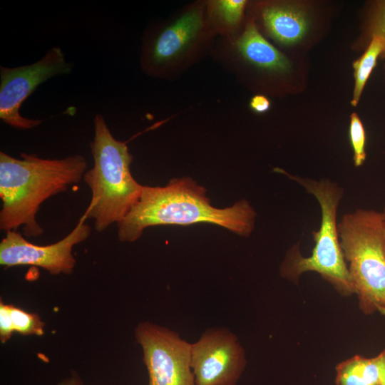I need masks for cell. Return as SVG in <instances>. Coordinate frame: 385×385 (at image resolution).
Returning <instances> with one entry per match:
<instances>
[{
	"mask_svg": "<svg viewBox=\"0 0 385 385\" xmlns=\"http://www.w3.org/2000/svg\"><path fill=\"white\" fill-rule=\"evenodd\" d=\"M264 26L277 42L286 46L303 40L310 27V19L301 4L279 2L265 6L261 12Z\"/></svg>",
	"mask_w": 385,
	"mask_h": 385,
	"instance_id": "cell-11",
	"label": "cell"
},
{
	"mask_svg": "<svg viewBox=\"0 0 385 385\" xmlns=\"http://www.w3.org/2000/svg\"><path fill=\"white\" fill-rule=\"evenodd\" d=\"M274 170L285 175L314 195L321 209L320 227L312 232L314 246L311 255L302 256L299 243L293 245L279 267L281 276L296 282L303 273L314 272L342 294L354 293L340 246L337 221L338 207L344 195L343 188L327 178L315 180L292 175L280 168Z\"/></svg>",
	"mask_w": 385,
	"mask_h": 385,
	"instance_id": "cell-4",
	"label": "cell"
},
{
	"mask_svg": "<svg viewBox=\"0 0 385 385\" xmlns=\"http://www.w3.org/2000/svg\"><path fill=\"white\" fill-rule=\"evenodd\" d=\"M379 371V385H385V350L376 356Z\"/></svg>",
	"mask_w": 385,
	"mask_h": 385,
	"instance_id": "cell-21",
	"label": "cell"
},
{
	"mask_svg": "<svg viewBox=\"0 0 385 385\" xmlns=\"http://www.w3.org/2000/svg\"><path fill=\"white\" fill-rule=\"evenodd\" d=\"M256 216L245 200L223 209L212 206L202 186L183 178L171 180L163 187L143 185L138 201L117 224V234L120 241L132 242L148 227L207 222L248 237L255 228Z\"/></svg>",
	"mask_w": 385,
	"mask_h": 385,
	"instance_id": "cell-1",
	"label": "cell"
},
{
	"mask_svg": "<svg viewBox=\"0 0 385 385\" xmlns=\"http://www.w3.org/2000/svg\"><path fill=\"white\" fill-rule=\"evenodd\" d=\"M245 1L220 0L213 2L214 9L220 20L227 26L234 27L243 15Z\"/></svg>",
	"mask_w": 385,
	"mask_h": 385,
	"instance_id": "cell-17",
	"label": "cell"
},
{
	"mask_svg": "<svg viewBox=\"0 0 385 385\" xmlns=\"http://www.w3.org/2000/svg\"><path fill=\"white\" fill-rule=\"evenodd\" d=\"M349 138L353 151L354 165L360 167L366 159V135L363 123L356 113H351L350 116Z\"/></svg>",
	"mask_w": 385,
	"mask_h": 385,
	"instance_id": "cell-16",
	"label": "cell"
},
{
	"mask_svg": "<svg viewBox=\"0 0 385 385\" xmlns=\"http://www.w3.org/2000/svg\"><path fill=\"white\" fill-rule=\"evenodd\" d=\"M190 365L196 385H236L246 359L235 334L225 327H214L191 343Z\"/></svg>",
	"mask_w": 385,
	"mask_h": 385,
	"instance_id": "cell-8",
	"label": "cell"
},
{
	"mask_svg": "<svg viewBox=\"0 0 385 385\" xmlns=\"http://www.w3.org/2000/svg\"><path fill=\"white\" fill-rule=\"evenodd\" d=\"M93 128V165L83 178L91 189V199L83 215L93 220L95 229L101 232L127 215L138 201L143 185L131 174L133 156L126 143L113 137L101 114L95 115Z\"/></svg>",
	"mask_w": 385,
	"mask_h": 385,
	"instance_id": "cell-3",
	"label": "cell"
},
{
	"mask_svg": "<svg viewBox=\"0 0 385 385\" xmlns=\"http://www.w3.org/2000/svg\"><path fill=\"white\" fill-rule=\"evenodd\" d=\"M382 220H383V233H384V247L385 252V207H384L383 211L381 212Z\"/></svg>",
	"mask_w": 385,
	"mask_h": 385,
	"instance_id": "cell-23",
	"label": "cell"
},
{
	"mask_svg": "<svg viewBox=\"0 0 385 385\" xmlns=\"http://www.w3.org/2000/svg\"><path fill=\"white\" fill-rule=\"evenodd\" d=\"M366 31L369 41L374 36H379L385 41V0L376 1L372 4L368 16ZM381 58H385V50Z\"/></svg>",
	"mask_w": 385,
	"mask_h": 385,
	"instance_id": "cell-18",
	"label": "cell"
},
{
	"mask_svg": "<svg viewBox=\"0 0 385 385\" xmlns=\"http://www.w3.org/2000/svg\"><path fill=\"white\" fill-rule=\"evenodd\" d=\"M148 374V385H196L190 365L191 343L175 331L142 322L135 329Z\"/></svg>",
	"mask_w": 385,
	"mask_h": 385,
	"instance_id": "cell-7",
	"label": "cell"
},
{
	"mask_svg": "<svg viewBox=\"0 0 385 385\" xmlns=\"http://www.w3.org/2000/svg\"><path fill=\"white\" fill-rule=\"evenodd\" d=\"M14 332L12 320L9 313V304L0 302V340L6 343Z\"/></svg>",
	"mask_w": 385,
	"mask_h": 385,
	"instance_id": "cell-19",
	"label": "cell"
},
{
	"mask_svg": "<svg viewBox=\"0 0 385 385\" xmlns=\"http://www.w3.org/2000/svg\"><path fill=\"white\" fill-rule=\"evenodd\" d=\"M337 385H379L376 357L355 356L337 366Z\"/></svg>",
	"mask_w": 385,
	"mask_h": 385,
	"instance_id": "cell-13",
	"label": "cell"
},
{
	"mask_svg": "<svg viewBox=\"0 0 385 385\" xmlns=\"http://www.w3.org/2000/svg\"><path fill=\"white\" fill-rule=\"evenodd\" d=\"M250 105L254 111L262 113L269 110L270 102L265 96L256 95L251 99Z\"/></svg>",
	"mask_w": 385,
	"mask_h": 385,
	"instance_id": "cell-20",
	"label": "cell"
},
{
	"mask_svg": "<svg viewBox=\"0 0 385 385\" xmlns=\"http://www.w3.org/2000/svg\"><path fill=\"white\" fill-rule=\"evenodd\" d=\"M202 26L200 11L191 10L150 36L143 48L142 64L145 71L150 74L159 73L164 66L185 50Z\"/></svg>",
	"mask_w": 385,
	"mask_h": 385,
	"instance_id": "cell-10",
	"label": "cell"
},
{
	"mask_svg": "<svg viewBox=\"0 0 385 385\" xmlns=\"http://www.w3.org/2000/svg\"><path fill=\"white\" fill-rule=\"evenodd\" d=\"M9 313L14 332L23 336L44 334L45 324L37 314L28 312L13 304H9Z\"/></svg>",
	"mask_w": 385,
	"mask_h": 385,
	"instance_id": "cell-15",
	"label": "cell"
},
{
	"mask_svg": "<svg viewBox=\"0 0 385 385\" xmlns=\"http://www.w3.org/2000/svg\"><path fill=\"white\" fill-rule=\"evenodd\" d=\"M86 220L82 215L66 237L48 245H34L16 231L6 232L0 242V265L5 267L36 266L53 275L71 274L76 265L73 248L86 240L91 232Z\"/></svg>",
	"mask_w": 385,
	"mask_h": 385,
	"instance_id": "cell-9",
	"label": "cell"
},
{
	"mask_svg": "<svg viewBox=\"0 0 385 385\" xmlns=\"http://www.w3.org/2000/svg\"><path fill=\"white\" fill-rule=\"evenodd\" d=\"M385 50V41L379 36L371 38L364 53L353 62L354 87L351 104L356 106L372 71Z\"/></svg>",
	"mask_w": 385,
	"mask_h": 385,
	"instance_id": "cell-14",
	"label": "cell"
},
{
	"mask_svg": "<svg viewBox=\"0 0 385 385\" xmlns=\"http://www.w3.org/2000/svg\"><path fill=\"white\" fill-rule=\"evenodd\" d=\"M237 48L247 61L262 70L282 74L292 68L287 58L260 34L252 22L247 24Z\"/></svg>",
	"mask_w": 385,
	"mask_h": 385,
	"instance_id": "cell-12",
	"label": "cell"
},
{
	"mask_svg": "<svg viewBox=\"0 0 385 385\" xmlns=\"http://www.w3.org/2000/svg\"><path fill=\"white\" fill-rule=\"evenodd\" d=\"M58 385H84V384L77 374H73L62 380Z\"/></svg>",
	"mask_w": 385,
	"mask_h": 385,
	"instance_id": "cell-22",
	"label": "cell"
},
{
	"mask_svg": "<svg viewBox=\"0 0 385 385\" xmlns=\"http://www.w3.org/2000/svg\"><path fill=\"white\" fill-rule=\"evenodd\" d=\"M21 156L0 152V229L6 232L22 227L26 237H37L43 233L36 220L41 205L80 182L87 163L81 155L61 159L25 153Z\"/></svg>",
	"mask_w": 385,
	"mask_h": 385,
	"instance_id": "cell-2",
	"label": "cell"
},
{
	"mask_svg": "<svg viewBox=\"0 0 385 385\" xmlns=\"http://www.w3.org/2000/svg\"><path fill=\"white\" fill-rule=\"evenodd\" d=\"M72 68L59 46L51 48L34 63L14 68L0 66V119L19 130L38 126L42 120L21 115L22 104L39 85L56 76L69 74Z\"/></svg>",
	"mask_w": 385,
	"mask_h": 385,
	"instance_id": "cell-6",
	"label": "cell"
},
{
	"mask_svg": "<svg viewBox=\"0 0 385 385\" xmlns=\"http://www.w3.org/2000/svg\"><path fill=\"white\" fill-rule=\"evenodd\" d=\"M342 251L359 307L385 314V252L381 212L358 208L338 222Z\"/></svg>",
	"mask_w": 385,
	"mask_h": 385,
	"instance_id": "cell-5",
	"label": "cell"
}]
</instances>
